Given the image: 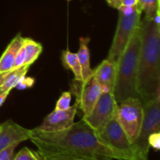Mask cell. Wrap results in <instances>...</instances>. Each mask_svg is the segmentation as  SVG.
I'll use <instances>...</instances> for the list:
<instances>
[{
	"label": "cell",
	"instance_id": "obj_2",
	"mask_svg": "<svg viewBox=\"0 0 160 160\" xmlns=\"http://www.w3.org/2000/svg\"><path fill=\"white\" fill-rule=\"evenodd\" d=\"M140 52L137 90L142 103L160 98V26L144 17L139 24Z\"/></svg>",
	"mask_w": 160,
	"mask_h": 160
},
{
	"label": "cell",
	"instance_id": "obj_6",
	"mask_svg": "<svg viewBox=\"0 0 160 160\" xmlns=\"http://www.w3.org/2000/svg\"><path fill=\"white\" fill-rule=\"evenodd\" d=\"M116 117L132 144L138 136L143 121V103L136 98L123 100L117 105Z\"/></svg>",
	"mask_w": 160,
	"mask_h": 160
},
{
	"label": "cell",
	"instance_id": "obj_29",
	"mask_svg": "<svg viewBox=\"0 0 160 160\" xmlns=\"http://www.w3.org/2000/svg\"><path fill=\"white\" fill-rule=\"evenodd\" d=\"M10 92H0V107L2 106L3 103L5 102L6 99L7 98L8 95H9Z\"/></svg>",
	"mask_w": 160,
	"mask_h": 160
},
{
	"label": "cell",
	"instance_id": "obj_16",
	"mask_svg": "<svg viewBox=\"0 0 160 160\" xmlns=\"http://www.w3.org/2000/svg\"><path fill=\"white\" fill-rule=\"evenodd\" d=\"M61 59L66 69H69L74 74L75 81H82L81 67L78 60L77 53L71 52L69 50H64L62 52Z\"/></svg>",
	"mask_w": 160,
	"mask_h": 160
},
{
	"label": "cell",
	"instance_id": "obj_15",
	"mask_svg": "<svg viewBox=\"0 0 160 160\" xmlns=\"http://www.w3.org/2000/svg\"><path fill=\"white\" fill-rule=\"evenodd\" d=\"M79 42V49L77 52V56L81 67V73H82L81 81H84L92 76V70L90 67V51L88 47L90 38L81 37Z\"/></svg>",
	"mask_w": 160,
	"mask_h": 160
},
{
	"label": "cell",
	"instance_id": "obj_35",
	"mask_svg": "<svg viewBox=\"0 0 160 160\" xmlns=\"http://www.w3.org/2000/svg\"><path fill=\"white\" fill-rule=\"evenodd\" d=\"M67 1H70V0H67Z\"/></svg>",
	"mask_w": 160,
	"mask_h": 160
},
{
	"label": "cell",
	"instance_id": "obj_17",
	"mask_svg": "<svg viewBox=\"0 0 160 160\" xmlns=\"http://www.w3.org/2000/svg\"><path fill=\"white\" fill-rule=\"evenodd\" d=\"M23 46L26 53L25 64L31 66L33 62L37 60L41 53L42 52L43 48L42 44L35 42L30 38H23Z\"/></svg>",
	"mask_w": 160,
	"mask_h": 160
},
{
	"label": "cell",
	"instance_id": "obj_25",
	"mask_svg": "<svg viewBox=\"0 0 160 160\" xmlns=\"http://www.w3.org/2000/svg\"><path fill=\"white\" fill-rule=\"evenodd\" d=\"M148 144L150 147L156 151H159L160 149V133L155 132L150 134L148 138Z\"/></svg>",
	"mask_w": 160,
	"mask_h": 160
},
{
	"label": "cell",
	"instance_id": "obj_5",
	"mask_svg": "<svg viewBox=\"0 0 160 160\" xmlns=\"http://www.w3.org/2000/svg\"><path fill=\"white\" fill-rule=\"evenodd\" d=\"M142 10L138 6L131 15L126 16L119 11L117 30L106 59L117 65L119 58L126 48L133 33L138 28Z\"/></svg>",
	"mask_w": 160,
	"mask_h": 160
},
{
	"label": "cell",
	"instance_id": "obj_23",
	"mask_svg": "<svg viewBox=\"0 0 160 160\" xmlns=\"http://www.w3.org/2000/svg\"><path fill=\"white\" fill-rule=\"evenodd\" d=\"M25 60H26V53H25L24 48L22 45V47L20 48L18 52H17V56H16L13 69H17L18 67H21V66L25 65Z\"/></svg>",
	"mask_w": 160,
	"mask_h": 160
},
{
	"label": "cell",
	"instance_id": "obj_18",
	"mask_svg": "<svg viewBox=\"0 0 160 160\" xmlns=\"http://www.w3.org/2000/svg\"><path fill=\"white\" fill-rule=\"evenodd\" d=\"M30 67H31L30 65L25 64V65L21 66L18 68L11 70L10 73L7 77L3 85L0 88L2 92H11V90L17 86L20 79L26 75Z\"/></svg>",
	"mask_w": 160,
	"mask_h": 160
},
{
	"label": "cell",
	"instance_id": "obj_9",
	"mask_svg": "<svg viewBox=\"0 0 160 160\" xmlns=\"http://www.w3.org/2000/svg\"><path fill=\"white\" fill-rule=\"evenodd\" d=\"M73 93L76 95L78 108L83 112V117L90 113L102 94L101 86L93 76L84 81H75Z\"/></svg>",
	"mask_w": 160,
	"mask_h": 160
},
{
	"label": "cell",
	"instance_id": "obj_4",
	"mask_svg": "<svg viewBox=\"0 0 160 160\" xmlns=\"http://www.w3.org/2000/svg\"><path fill=\"white\" fill-rule=\"evenodd\" d=\"M144 117L140 131L132 143L134 160H148L150 134L160 131V100H149L143 103Z\"/></svg>",
	"mask_w": 160,
	"mask_h": 160
},
{
	"label": "cell",
	"instance_id": "obj_14",
	"mask_svg": "<svg viewBox=\"0 0 160 160\" xmlns=\"http://www.w3.org/2000/svg\"><path fill=\"white\" fill-rule=\"evenodd\" d=\"M117 65L107 59H104L98 67L92 70V76L100 86L108 85L113 88Z\"/></svg>",
	"mask_w": 160,
	"mask_h": 160
},
{
	"label": "cell",
	"instance_id": "obj_10",
	"mask_svg": "<svg viewBox=\"0 0 160 160\" xmlns=\"http://www.w3.org/2000/svg\"><path fill=\"white\" fill-rule=\"evenodd\" d=\"M78 109L77 103L65 110L54 109L45 117L42 124L36 128V129L45 132H56L67 129L74 123Z\"/></svg>",
	"mask_w": 160,
	"mask_h": 160
},
{
	"label": "cell",
	"instance_id": "obj_3",
	"mask_svg": "<svg viewBox=\"0 0 160 160\" xmlns=\"http://www.w3.org/2000/svg\"><path fill=\"white\" fill-rule=\"evenodd\" d=\"M140 45L138 26L117 63L113 95L117 104L129 98L140 99L137 90Z\"/></svg>",
	"mask_w": 160,
	"mask_h": 160
},
{
	"label": "cell",
	"instance_id": "obj_11",
	"mask_svg": "<svg viewBox=\"0 0 160 160\" xmlns=\"http://www.w3.org/2000/svg\"><path fill=\"white\" fill-rule=\"evenodd\" d=\"M31 130L20 126L12 120H9L2 123L0 131V152L14 143L30 140Z\"/></svg>",
	"mask_w": 160,
	"mask_h": 160
},
{
	"label": "cell",
	"instance_id": "obj_20",
	"mask_svg": "<svg viewBox=\"0 0 160 160\" xmlns=\"http://www.w3.org/2000/svg\"><path fill=\"white\" fill-rule=\"evenodd\" d=\"M40 158L37 152L32 151L28 147H24L20 150L13 157V160H38Z\"/></svg>",
	"mask_w": 160,
	"mask_h": 160
},
{
	"label": "cell",
	"instance_id": "obj_28",
	"mask_svg": "<svg viewBox=\"0 0 160 160\" xmlns=\"http://www.w3.org/2000/svg\"><path fill=\"white\" fill-rule=\"evenodd\" d=\"M138 5V0H123L120 6H134Z\"/></svg>",
	"mask_w": 160,
	"mask_h": 160
},
{
	"label": "cell",
	"instance_id": "obj_19",
	"mask_svg": "<svg viewBox=\"0 0 160 160\" xmlns=\"http://www.w3.org/2000/svg\"><path fill=\"white\" fill-rule=\"evenodd\" d=\"M138 6L145 12V17L152 20L159 12V0H138Z\"/></svg>",
	"mask_w": 160,
	"mask_h": 160
},
{
	"label": "cell",
	"instance_id": "obj_13",
	"mask_svg": "<svg viewBox=\"0 0 160 160\" xmlns=\"http://www.w3.org/2000/svg\"><path fill=\"white\" fill-rule=\"evenodd\" d=\"M23 43V38L18 34L15 36L0 57V73L13 70L16 56Z\"/></svg>",
	"mask_w": 160,
	"mask_h": 160
},
{
	"label": "cell",
	"instance_id": "obj_34",
	"mask_svg": "<svg viewBox=\"0 0 160 160\" xmlns=\"http://www.w3.org/2000/svg\"><path fill=\"white\" fill-rule=\"evenodd\" d=\"M38 160H42V159H38Z\"/></svg>",
	"mask_w": 160,
	"mask_h": 160
},
{
	"label": "cell",
	"instance_id": "obj_31",
	"mask_svg": "<svg viewBox=\"0 0 160 160\" xmlns=\"http://www.w3.org/2000/svg\"><path fill=\"white\" fill-rule=\"evenodd\" d=\"M122 2H123V0H117V2H118V6H120V5H121Z\"/></svg>",
	"mask_w": 160,
	"mask_h": 160
},
{
	"label": "cell",
	"instance_id": "obj_12",
	"mask_svg": "<svg viewBox=\"0 0 160 160\" xmlns=\"http://www.w3.org/2000/svg\"><path fill=\"white\" fill-rule=\"evenodd\" d=\"M37 153L42 160H112V159L107 157L78 154L69 152L55 151L44 148H38Z\"/></svg>",
	"mask_w": 160,
	"mask_h": 160
},
{
	"label": "cell",
	"instance_id": "obj_24",
	"mask_svg": "<svg viewBox=\"0 0 160 160\" xmlns=\"http://www.w3.org/2000/svg\"><path fill=\"white\" fill-rule=\"evenodd\" d=\"M34 84V79L33 78H27L26 75L23 76L20 79L18 84H17L15 88H17L18 90H24L28 88H31Z\"/></svg>",
	"mask_w": 160,
	"mask_h": 160
},
{
	"label": "cell",
	"instance_id": "obj_7",
	"mask_svg": "<svg viewBox=\"0 0 160 160\" xmlns=\"http://www.w3.org/2000/svg\"><path fill=\"white\" fill-rule=\"evenodd\" d=\"M97 133L100 138L110 148L128 156L130 160H134L132 144L130 142L128 135L117 117L111 119Z\"/></svg>",
	"mask_w": 160,
	"mask_h": 160
},
{
	"label": "cell",
	"instance_id": "obj_30",
	"mask_svg": "<svg viewBox=\"0 0 160 160\" xmlns=\"http://www.w3.org/2000/svg\"><path fill=\"white\" fill-rule=\"evenodd\" d=\"M106 1H107L109 6H111V7L116 8V9L118 7V2H117V0H106Z\"/></svg>",
	"mask_w": 160,
	"mask_h": 160
},
{
	"label": "cell",
	"instance_id": "obj_21",
	"mask_svg": "<svg viewBox=\"0 0 160 160\" xmlns=\"http://www.w3.org/2000/svg\"><path fill=\"white\" fill-rule=\"evenodd\" d=\"M72 94L70 92H64L60 95L59 98L56 102V110H65L70 107V102H71Z\"/></svg>",
	"mask_w": 160,
	"mask_h": 160
},
{
	"label": "cell",
	"instance_id": "obj_33",
	"mask_svg": "<svg viewBox=\"0 0 160 160\" xmlns=\"http://www.w3.org/2000/svg\"><path fill=\"white\" fill-rule=\"evenodd\" d=\"M0 92H2V91H1V89H0Z\"/></svg>",
	"mask_w": 160,
	"mask_h": 160
},
{
	"label": "cell",
	"instance_id": "obj_22",
	"mask_svg": "<svg viewBox=\"0 0 160 160\" xmlns=\"http://www.w3.org/2000/svg\"><path fill=\"white\" fill-rule=\"evenodd\" d=\"M19 143H14L0 152V160H13L14 150Z\"/></svg>",
	"mask_w": 160,
	"mask_h": 160
},
{
	"label": "cell",
	"instance_id": "obj_26",
	"mask_svg": "<svg viewBox=\"0 0 160 160\" xmlns=\"http://www.w3.org/2000/svg\"><path fill=\"white\" fill-rule=\"evenodd\" d=\"M138 5L134 6H120L117 7L118 11H120L123 14L126 16H130L137 9Z\"/></svg>",
	"mask_w": 160,
	"mask_h": 160
},
{
	"label": "cell",
	"instance_id": "obj_8",
	"mask_svg": "<svg viewBox=\"0 0 160 160\" xmlns=\"http://www.w3.org/2000/svg\"><path fill=\"white\" fill-rule=\"evenodd\" d=\"M117 105L113 92H102L90 113L83 117L82 120L98 132L111 119L116 117Z\"/></svg>",
	"mask_w": 160,
	"mask_h": 160
},
{
	"label": "cell",
	"instance_id": "obj_32",
	"mask_svg": "<svg viewBox=\"0 0 160 160\" xmlns=\"http://www.w3.org/2000/svg\"><path fill=\"white\" fill-rule=\"evenodd\" d=\"M1 129H2V124H0V131H1Z\"/></svg>",
	"mask_w": 160,
	"mask_h": 160
},
{
	"label": "cell",
	"instance_id": "obj_27",
	"mask_svg": "<svg viewBox=\"0 0 160 160\" xmlns=\"http://www.w3.org/2000/svg\"><path fill=\"white\" fill-rule=\"evenodd\" d=\"M10 72H11V70H10V71L2 72V73H0V88H1L2 86L3 85V84H4L5 81H6V80L7 77L9 76V73H10Z\"/></svg>",
	"mask_w": 160,
	"mask_h": 160
},
{
	"label": "cell",
	"instance_id": "obj_1",
	"mask_svg": "<svg viewBox=\"0 0 160 160\" xmlns=\"http://www.w3.org/2000/svg\"><path fill=\"white\" fill-rule=\"evenodd\" d=\"M30 140L37 148L130 160L128 156L106 145L97 131L82 119L73 123L70 128L56 132H45L34 128L31 130Z\"/></svg>",
	"mask_w": 160,
	"mask_h": 160
}]
</instances>
